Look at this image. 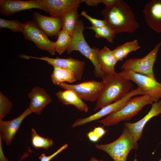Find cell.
Masks as SVG:
<instances>
[{
    "label": "cell",
    "instance_id": "d4e9b609",
    "mask_svg": "<svg viewBox=\"0 0 161 161\" xmlns=\"http://www.w3.org/2000/svg\"><path fill=\"white\" fill-rule=\"evenodd\" d=\"M31 141L32 145L35 148H42L47 150L52 146L54 141L47 137H43L39 135L35 129L31 130Z\"/></svg>",
    "mask_w": 161,
    "mask_h": 161
},
{
    "label": "cell",
    "instance_id": "5b68a950",
    "mask_svg": "<svg viewBox=\"0 0 161 161\" xmlns=\"http://www.w3.org/2000/svg\"><path fill=\"white\" fill-rule=\"evenodd\" d=\"M84 29L83 21L78 20L74 32L71 36V43L67 50V52L69 54L75 50L79 51L93 64L95 76L97 77H101L104 73L101 69L97 59V54L99 49L96 48H92L89 46L83 36Z\"/></svg>",
    "mask_w": 161,
    "mask_h": 161
},
{
    "label": "cell",
    "instance_id": "277c9868",
    "mask_svg": "<svg viewBox=\"0 0 161 161\" xmlns=\"http://www.w3.org/2000/svg\"><path fill=\"white\" fill-rule=\"evenodd\" d=\"M95 147L107 153L114 161H126L130 151L137 149L138 145L125 126L121 134L117 140L109 143L97 144Z\"/></svg>",
    "mask_w": 161,
    "mask_h": 161
},
{
    "label": "cell",
    "instance_id": "f546056e",
    "mask_svg": "<svg viewBox=\"0 0 161 161\" xmlns=\"http://www.w3.org/2000/svg\"><path fill=\"white\" fill-rule=\"evenodd\" d=\"M68 144H64L60 147L57 151L49 156H46L44 154H42L39 157V158L40 161H50L57 154L66 149L68 147Z\"/></svg>",
    "mask_w": 161,
    "mask_h": 161
},
{
    "label": "cell",
    "instance_id": "7c38bea8",
    "mask_svg": "<svg viewBox=\"0 0 161 161\" xmlns=\"http://www.w3.org/2000/svg\"><path fill=\"white\" fill-rule=\"evenodd\" d=\"M36 8L48 13L42 0H0V12L2 15L11 16L19 12Z\"/></svg>",
    "mask_w": 161,
    "mask_h": 161
},
{
    "label": "cell",
    "instance_id": "e0dca14e",
    "mask_svg": "<svg viewBox=\"0 0 161 161\" xmlns=\"http://www.w3.org/2000/svg\"><path fill=\"white\" fill-rule=\"evenodd\" d=\"M30 99L29 107L32 112L40 115L43 109L51 103L52 98L43 88L36 86L32 88L28 94Z\"/></svg>",
    "mask_w": 161,
    "mask_h": 161
},
{
    "label": "cell",
    "instance_id": "83f0119b",
    "mask_svg": "<svg viewBox=\"0 0 161 161\" xmlns=\"http://www.w3.org/2000/svg\"><path fill=\"white\" fill-rule=\"evenodd\" d=\"M13 106L12 102L1 92H0V120H3L10 112Z\"/></svg>",
    "mask_w": 161,
    "mask_h": 161
},
{
    "label": "cell",
    "instance_id": "4316f807",
    "mask_svg": "<svg viewBox=\"0 0 161 161\" xmlns=\"http://www.w3.org/2000/svg\"><path fill=\"white\" fill-rule=\"evenodd\" d=\"M24 25L25 23H22L16 20H8L0 18V29L8 28L14 32H22Z\"/></svg>",
    "mask_w": 161,
    "mask_h": 161
},
{
    "label": "cell",
    "instance_id": "836d02e7",
    "mask_svg": "<svg viewBox=\"0 0 161 161\" xmlns=\"http://www.w3.org/2000/svg\"><path fill=\"white\" fill-rule=\"evenodd\" d=\"M2 140L0 137V161H10L4 154L2 147Z\"/></svg>",
    "mask_w": 161,
    "mask_h": 161
},
{
    "label": "cell",
    "instance_id": "8d00e7d4",
    "mask_svg": "<svg viewBox=\"0 0 161 161\" xmlns=\"http://www.w3.org/2000/svg\"><path fill=\"white\" fill-rule=\"evenodd\" d=\"M159 161H161V159Z\"/></svg>",
    "mask_w": 161,
    "mask_h": 161
},
{
    "label": "cell",
    "instance_id": "9c48e42d",
    "mask_svg": "<svg viewBox=\"0 0 161 161\" xmlns=\"http://www.w3.org/2000/svg\"><path fill=\"white\" fill-rule=\"evenodd\" d=\"M140 95H146L142 89L138 87L136 89H132L129 93L121 100L103 107L100 109L99 111L92 115L87 117L77 119L73 123L71 127L75 128L83 125L98 120L105 116H107L110 113L120 109L132 97Z\"/></svg>",
    "mask_w": 161,
    "mask_h": 161
},
{
    "label": "cell",
    "instance_id": "44dd1931",
    "mask_svg": "<svg viewBox=\"0 0 161 161\" xmlns=\"http://www.w3.org/2000/svg\"><path fill=\"white\" fill-rule=\"evenodd\" d=\"M51 79L55 85L60 83H72L76 81L74 73L71 69L56 66H53Z\"/></svg>",
    "mask_w": 161,
    "mask_h": 161
},
{
    "label": "cell",
    "instance_id": "9a60e30c",
    "mask_svg": "<svg viewBox=\"0 0 161 161\" xmlns=\"http://www.w3.org/2000/svg\"><path fill=\"white\" fill-rule=\"evenodd\" d=\"M148 113L143 118L135 123L125 122L124 124L128 129L135 141L137 142L142 136L145 124L151 119L161 113V100L154 102Z\"/></svg>",
    "mask_w": 161,
    "mask_h": 161
},
{
    "label": "cell",
    "instance_id": "d590c367",
    "mask_svg": "<svg viewBox=\"0 0 161 161\" xmlns=\"http://www.w3.org/2000/svg\"><path fill=\"white\" fill-rule=\"evenodd\" d=\"M88 161H105L101 160H98L95 157H92Z\"/></svg>",
    "mask_w": 161,
    "mask_h": 161
},
{
    "label": "cell",
    "instance_id": "7a4b0ae2",
    "mask_svg": "<svg viewBox=\"0 0 161 161\" xmlns=\"http://www.w3.org/2000/svg\"><path fill=\"white\" fill-rule=\"evenodd\" d=\"M101 78L103 90L97 100L94 111L121 100L132 89V85L130 80L123 77L120 73L115 72L109 74L104 73Z\"/></svg>",
    "mask_w": 161,
    "mask_h": 161
},
{
    "label": "cell",
    "instance_id": "ba28073f",
    "mask_svg": "<svg viewBox=\"0 0 161 161\" xmlns=\"http://www.w3.org/2000/svg\"><path fill=\"white\" fill-rule=\"evenodd\" d=\"M56 85L65 89L72 91L82 100L91 102H94L98 99L103 88L101 81L94 80L74 84L64 82L58 83Z\"/></svg>",
    "mask_w": 161,
    "mask_h": 161
},
{
    "label": "cell",
    "instance_id": "7402d4cb",
    "mask_svg": "<svg viewBox=\"0 0 161 161\" xmlns=\"http://www.w3.org/2000/svg\"><path fill=\"white\" fill-rule=\"evenodd\" d=\"M78 7L74 8L64 13L61 17V28L71 36L73 34L78 21Z\"/></svg>",
    "mask_w": 161,
    "mask_h": 161
},
{
    "label": "cell",
    "instance_id": "5bb4252c",
    "mask_svg": "<svg viewBox=\"0 0 161 161\" xmlns=\"http://www.w3.org/2000/svg\"><path fill=\"white\" fill-rule=\"evenodd\" d=\"M33 16L34 22L47 36L58 35L62 26L61 18L46 16L37 12L34 13Z\"/></svg>",
    "mask_w": 161,
    "mask_h": 161
},
{
    "label": "cell",
    "instance_id": "2e32d148",
    "mask_svg": "<svg viewBox=\"0 0 161 161\" xmlns=\"http://www.w3.org/2000/svg\"><path fill=\"white\" fill-rule=\"evenodd\" d=\"M147 25L153 30L161 32V0H151L145 4L143 11Z\"/></svg>",
    "mask_w": 161,
    "mask_h": 161
},
{
    "label": "cell",
    "instance_id": "8fae6325",
    "mask_svg": "<svg viewBox=\"0 0 161 161\" xmlns=\"http://www.w3.org/2000/svg\"><path fill=\"white\" fill-rule=\"evenodd\" d=\"M22 58L29 59L33 58L45 61L49 64L53 66L69 69L74 73L76 81L81 80L85 64V62L81 61L72 58H51L48 56L41 57L30 56L24 54L21 56Z\"/></svg>",
    "mask_w": 161,
    "mask_h": 161
},
{
    "label": "cell",
    "instance_id": "4dcf8cb0",
    "mask_svg": "<svg viewBox=\"0 0 161 161\" xmlns=\"http://www.w3.org/2000/svg\"><path fill=\"white\" fill-rule=\"evenodd\" d=\"M87 135L89 140L93 142L97 141L100 138L93 131L88 133Z\"/></svg>",
    "mask_w": 161,
    "mask_h": 161
},
{
    "label": "cell",
    "instance_id": "ac0fdd59",
    "mask_svg": "<svg viewBox=\"0 0 161 161\" xmlns=\"http://www.w3.org/2000/svg\"><path fill=\"white\" fill-rule=\"evenodd\" d=\"M51 16L61 18L69 10L80 6L81 0H42Z\"/></svg>",
    "mask_w": 161,
    "mask_h": 161
},
{
    "label": "cell",
    "instance_id": "6da1fadb",
    "mask_svg": "<svg viewBox=\"0 0 161 161\" xmlns=\"http://www.w3.org/2000/svg\"><path fill=\"white\" fill-rule=\"evenodd\" d=\"M106 26L115 34L121 32L131 33L139 27L134 14L130 7L124 1L117 0L114 4L106 6L101 11Z\"/></svg>",
    "mask_w": 161,
    "mask_h": 161
},
{
    "label": "cell",
    "instance_id": "e575fe53",
    "mask_svg": "<svg viewBox=\"0 0 161 161\" xmlns=\"http://www.w3.org/2000/svg\"><path fill=\"white\" fill-rule=\"evenodd\" d=\"M117 0H100V3L104 4L106 6H109L114 4Z\"/></svg>",
    "mask_w": 161,
    "mask_h": 161
},
{
    "label": "cell",
    "instance_id": "3957f363",
    "mask_svg": "<svg viewBox=\"0 0 161 161\" xmlns=\"http://www.w3.org/2000/svg\"><path fill=\"white\" fill-rule=\"evenodd\" d=\"M154 100L149 96L143 95L131 98L120 109L113 112L98 121L104 126H109L122 121L131 119L145 106L152 104Z\"/></svg>",
    "mask_w": 161,
    "mask_h": 161
},
{
    "label": "cell",
    "instance_id": "f1b7e54d",
    "mask_svg": "<svg viewBox=\"0 0 161 161\" xmlns=\"http://www.w3.org/2000/svg\"><path fill=\"white\" fill-rule=\"evenodd\" d=\"M81 14L82 16L88 19L92 23V26L94 27H100L106 26V22L104 19L101 20L93 18L88 15L84 11H82Z\"/></svg>",
    "mask_w": 161,
    "mask_h": 161
},
{
    "label": "cell",
    "instance_id": "cb8c5ba5",
    "mask_svg": "<svg viewBox=\"0 0 161 161\" xmlns=\"http://www.w3.org/2000/svg\"><path fill=\"white\" fill-rule=\"evenodd\" d=\"M71 41V36L64 30H60L58 35L57 40L55 42V51L59 54L61 55L67 50Z\"/></svg>",
    "mask_w": 161,
    "mask_h": 161
},
{
    "label": "cell",
    "instance_id": "d6a6232c",
    "mask_svg": "<svg viewBox=\"0 0 161 161\" xmlns=\"http://www.w3.org/2000/svg\"><path fill=\"white\" fill-rule=\"evenodd\" d=\"M82 2H85L89 6H96L100 3V0H81Z\"/></svg>",
    "mask_w": 161,
    "mask_h": 161
},
{
    "label": "cell",
    "instance_id": "74e56055",
    "mask_svg": "<svg viewBox=\"0 0 161 161\" xmlns=\"http://www.w3.org/2000/svg\"></svg>",
    "mask_w": 161,
    "mask_h": 161
},
{
    "label": "cell",
    "instance_id": "484cf974",
    "mask_svg": "<svg viewBox=\"0 0 161 161\" xmlns=\"http://www.w3.org/2000/svg\"><path fill=\"white\" fill-rule=\"evenodd\" d=\"M86 28L91 29L95 32V37L105 38L110 43L113 42L115 34L107 26L100 27H97L92 26Z\"/></svg>",
    "mask_w": 161,
    "mask_h": 161
},
{
    "label": "cell",
    "instance_id": "603a6c76",
    "mask_svg": "<svg viewBox=\"0 0 161 161\" xmlns=\"http://www.w3.org/2000/svg\"><path fill=\"white\" fill-rule=\"evenodd\" d=\"M141 48L138 41L135 39L128 41L117 47L112 50L113 53L117 61H122L129 53L136 51Z\"/></svg>",
    "mask_w": 161,
    "mask_h": 161
},
{
    "label": "cell",
    "instance_id": "d6986e66",
    "mask_svg": "<svg viewBox=\"0 0 161 161\" xmlns=\"http://www.w3.org/2000/svg\"><path fill=\"white\" fill-rule=\"evenodd\" d=\"M58 100L64 104L74 106L78 110L85 113L89 111V107L73 91L69 89L59 90L55 93Z\"/></svg>",
    "mask_w": 161,
    "mask_h": 161
},
{
    "label": "cell",
    "instance_id": "52a82bcc",
    "mask_svg": "<svg viewBox=\"0 0 161 161\" xmlns=\"http://www.w3.org/2000/svg\"><path fill=\"white\" fill-rule=\"evenodd\" d=\"M120 73L126 78L136 83L154 102H158L161 98V83L156 79L126 69H123Z\"/></svg>",
    "mask_w": 161,
    "mask_h": 161
},
{
    "label": "cell",
    "instance_id": "30bf717a",
    "mask_svg": "<svg viewBox=\"0 0 161 161\" xmlns=\"http://www.w3.org/2000/svg\"><path fill=\"white\" fill-rule=\"evenodd\" d=\"M22 32L26 39L32 41L39 49L55 55V42L50 40L34 22L29 21L25 23Z\"/></svg>",
    "mask_w": 161,
    "mask_h": 161
},
{
    "label": "cell",
    "instance_id": "ffe728a7",
    "mask_svg": "<svg viewBox=\"0 0 161 161\" xmlns=\"http://www.w3.org/2000/svg\"><path fill=\"white\" fill-rule=\"evenodd\" d=\"M97 59L102 71L105 74L115 72L114 66L118 61L112 51L106 46L98 51Z\"/></svg>",
    "mask_w": 161,
    "mask_h": 161
},
{
    "label": "cell",
    "instance_id": "8992f818",
    "mask_svg": "<svg viewBox=\"0 0 161 161\" xmlns=\"http://www.w3.org/2000/svg\"><path fill=\"white\" fill-rule=\"evenodd\" d=\"M161 46V41L143 58H133L126 60L123 64L121 69L146 75L156 79L153 68Z\"/></svg>",
    "mask_w": 161,
    "mask_h": 161
},
{
    "label": "cell",
    "instance_id": "4fadbf2b",
    "mask_svg": "<svg viewBox=\"0 0 161 161\" xmlns=\"http://www.w3.org/2000/svg\"><path fill=\"white\" fill-rule=\"evenodd\" d=\"M32 113L28 107L16 118L8 121L0 120V137L7 145L11 143L23 120Z\"/></svg>",
    "mask_w": 161,
    "mask_h": 161
},
{
    "label": "cell",
    "instance_id": "1f68e13d",
    "mask_svg": "<svg viewBox=\"0 0 161 161\" xmlns=\"http://www.w3.org/2000/svg\"><path fill=\"white\" fill-rule=\"evenodd\" d=\"M101 138L106 133L107 131L103 127H95L93 130Z\"/></svg>",
    "mask_w": 161,
    "mask_h": 161
}]
</instances>
